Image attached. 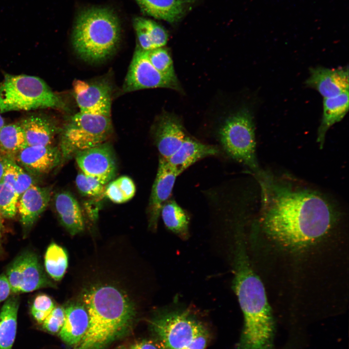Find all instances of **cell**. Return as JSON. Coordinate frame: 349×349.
<instances>
[{
    "label": "cell",
    "mask_w": 349,
    "mask_h": 349,
    "mask_svg": "<svg viewBox=\"0 0 349 349\" xmlns=\"http://www.w3.org/2000/svg\"><path fill=\"white\" fill-rule=\"evenodd\" d=\"M28 146L53 144L58 131L54 121L43 114H32L18 122Z\"/></svg>",
    "instance_id": "19"
},
{
    "label": "cell",
    "mask_w": 349,
    "mask_h": 349,
    "mask_svg": "<svg viewBox=\"0 0 349 349\" xmlns=\"http://www.w3.org/2000/svg\"><path fill=\"white\" fill-rule=\"evenodd\" d=\"M51 108L66 110L62 98L39 78L7 74L0 85V112Z\"/></svg>",
    "instance_id": "5"
},
{
    "label": "cell",
    "mask_w": 349,
    "mask_h": 349,
    "mask_svg": "<svg viewBox=\"0 0 349 349\" xmlns=\"http://www.w3.org/2000/svg\"><path fill=\"white\" fill-rule=\"evenodd\" d=\"M178 175L166 160L159 158L157 172L151 189L147 210L149 227L152 230L157 229L162 207L171 198Z\"/></svg>",
    "instance_id": "15"
},
{
    "label": "cell",
    "mask_w": 349,
    "mask_h": 349,
    "mask_svg": "<svg viewBox=\"0 0 349 349\" xmlns=\"http://www.w3.org/2000/svg\"><path fill=\"white\" fill-rule=\"evenodd\" d=\"M65 319L59 332L61 340L70 346L78 344L88 328L89 317L81 302H72L64 308Z\"/></svg>",
    "instance_id": "22"
},
{
    "label": "cell",
    "mask_w": 349,
    "mask_h": 349,
    "mask_svg": "<svg viewBox=\"0 0 349 349\" xmlns=\"http://www.w3.org/2000/svg\"><path fill=\"white\" fill-rule=\"evenodd\" d=\"M5 121L2 116L0 115V130L5 125Z\"/></svg>",
    "instance_id": "41"
},
{
    "label": "cell",
    "mask_w": 349,
    "mask_h": 349,
    "mask_svg": "<svg viewBox=\"0 0 349 349\" xmlns=\"http://www.w3.org/2000/svg\"><path fill=\"white\" fill-rule=\"evenodd\" d=\"M120 36L117 16L109 9L93 7L78 16L72 43L75 52L82 60L97 63L109 58L115 51Z\"/></svg>",
    "instance_id": "4"
},
{
    "label": "cell",
    "mask_w": 349,
    "mask_h": 349,
    "mask_svg": "<svg viewBox=\"0 0 349 349\" xmlns=\"http://www.w3.org/2000/svg\"><path fill=\"white\" fill-rule=\"evenodd\" d=\"M52 194L50 187L33 185L19 197L17 211L23 229L27 232L47 207Z\"/></svg>",
    "instance_id": "17"
},
{
    "label": "cell",
    "mask_w": 349,
    "mask_h": 349,
    "mask_svg": "<svg viewBox=\"0 0 349 349\" xmlns=\"http://www.w3.org/2000/svg\"><path fill=\"white\" fill-rule=\"evenodd\" d=\"M115 349H127L123 346H121V347L120 346V347H118V348H116Z\"/></svg>",
    "instance_id": "42"
},
{
    "label": "cell",
    "mask_w": 349,
    "mask_h": 349,
    "mask_svg": "<svg viewBox=\"0 0 349 349\" xmlns=\"http://www.w3.org/2000/svg\"><path fill=\"white\" fill-rule=\"evenodd\" d=\"M167 88L181 90L178 81L167 78L150 62L146 50L137 45L123 86L124 93L141 89Z\"/></svg>",
    "instance_id": "10"
},
{
    "label": "cell",
    "mask_w": 349,
    "mask_h": 349,
    "mask_svg": "<svg viewBox=\"0 0 349 349\" xmlns=\"http://www.w3.org/2000/svg\"><path fill=\"white\" fill-rule=\"evenodd\" d=\"M215 138L216 146L227 158L247 167L255 176L262 172L256 157L253 116L247 109L226 118L217 128Z\"/></svg>",
    "instance_id": "6"
},
{
    "label": "cell",
    "mask_w": 349,
    "mask_h": 349,
    "mask_svg": "<svg viewBox=\"0 0 349 349\" xmlns=\"http://www.w3.org/2000/svg\"><path fill=\"white\" fill-rule=\"evenodd\" d=\"M140 18L154 48L165 46L168 36L166 30L153 20L141 17Z\"/></svg>",
    "instance_id": "34"
},
{
    "label": "cell",
    "mask_w": 349,
    "mask_h": 349,
    "mask_svg": "<svg viewBox=\"0 0 349 349\" xmlns=\"http://www.w3.org/2000/svg\"><path fill=\"white\" fill-rule=\"evenodd\" d=\"M27 146L23 131L18 122L5 125L0 130V153L13 157Z\"/></svg>",
    "instance_id": "27"
},
{
    "label": "cell",
    "mask_w": 349,
    "mask_h": 349,
    "mask_svg": "<svg viewBox=\"0 0 349 349\" xmlns=\"http://www.w3.org/2000/svg\"><path fill=\"white\" fill-rule=\"evenodd\" d=\"M73 87L79 112L111 116V88L108 82L76 79Z\"/></svg>",
    "instance_id": "12"
},
{
    "label": "cell",
    "mask_w": 349,
    "mask_h": 349,
    "mask_svg": "<svg viewBox=\"0 0 349 349\" xmlns=\"http://www.w3.org/2000/svg\"><path fill=\"white\" fill-rule=\"evenodd\" d=\"M53 203L61 224L71 235L83 230L84 224L81 209L71 193L65 190L57 192L53 197Z\"/></svg>",
    "instance_id": "20"
},
{
    "label": "cell",
    "mask_w": 349,
    "mask_h": 349,
    "mask_svg": "<svg viewBox=\"0 0 349 349\" xmlns=\"http://www.w3.org/2000/svg\"><path fill=\"white\" fill-rule=\"evenodd\" d=\"M220 154L216 145L203 143L188 136L177 151L166 160L180 175L200 160Z\"/></svg>",
    "instance_id": "18"
},
{
    "label": "cell",
    "mask_w": 349,
    "mask_h": 349,
    "mask_svg": "<svg viewBox=\"0 0 349 349\" xmlns=\"http://www.w3.org/2000/svg\"><path fill=\"white\" fill-rule=\"evenodd\" d=\"M255 177L261 188V224L276 242L302 247L331 228L336 210L324 195L263 170Z\"/></svg>",
    "instance_id": "1"
},
{
    "label": "cell",
    "mask_w": 349,
    "mask_h": 349,
    "mask_svg": "<svg viewBox=\"0 0 349 349\" xmlns=\"http://www.w3.org/2000/svg\"><path fill=\"white\" fill-rule=\"evenodd\" d=\"M5 170V161L3 155H0V182L1 181Z\"/></svg>",
    "instance_id": "39"
},
{
    "label": "cell",
    "mask_w": 349,
    "mask_h": 349,
    "mask_svg": "<svg viewBox=\"0 0 349 349\" xmlns=\"http://www.w3.org/2000/svg\"><path fill=\"white\" fill-rule=\"evenodd\" d=\"M19 196L9 184L0 182V214L6 219L13 218L17 212Z\"/></svg>",
    "instance_id": "31"
},
{
    "label": "cell",
    "mask_w": 349,
    "mask_h": 349,
    "mask_svg": "<svg viewBox=\"0 0 349 349\" xmlns=\"http://www.w3.org/2000/svg\"><path fill=\"white\" fill-rule=\"evenodd\" d=\"M11 293V287L6 275H0V302L6 300Z\"/></svg>",
    "instance_id": "37"
},
{
    "label": "cell",
    "mask_w": 349,
    "mask_h": 349,
    "mask_svg": "<svg viewBox=\"0 0 349 349\" xmlns=\"http://www.w3.org/2000/svg\"><path fill=\"white\" fill-rule=\"evenodd\" d=\"M81 301L88 313V326L72 349H105L131 330L136 316L135 306L115 287L94 286L84 291Z\"/></svg>",
    "instance_id": "2"
},
{
    "label": "cell",
    "mask_w": 349,
    "mask_h": 349,
    "mask_svg": "<svg viewBox=\"0 0 349 349\" xmlns=\"http://www.w3.org/2000/svg\"><path fill=\"white\" fill-rule=\"evenodd\" d=\"M55 307L52 299L47 295L40 294L34 299L31 306V314L34 319L42 324Z\"/></svg>",
    "instance_id": "33"
},
{
    "label": "cell",
    "mask_w": 349,
    "mask_h": 349,
    "mask_svg": "<svg viewBox=\"0 0 349 349\" xmlns=\"http://www.w3.org/2000/svg\"><path fill=\"white\" fill-rule=\"evenodd\" d=\"M160 215L168 230L182 239L189 238V215L174 199L171 197L164 204Z\"/></svg>",
    "instance_id": "25"
},
{
    "label": "cell",
    "mask_w": 349,
    "mask_h": 349,
    "mask_svg": "<svg viewBox=\"0 0 349 349\" xmlns=\"http://www.w3.org/2000/svg\"><path fill=\"white\" fill-rule=\"evenodd\" d=\"M196 0H135L144 14L171 23L181 19Z\"/></svg>",
    "instance_id": "21"
},
{
    "label": "cell",
    "mask_w": 349,
    "mask_h": 349,
    "mask_svg": "<svg viewBox=\"0 0 349 349\" xmlns=\"http://www.w3.org/2000/svg\"><path fill=\"white\" fill-rule=\"evenodd\" d=\"M129 349H160L158 345L151 341L143 340L133 345Z\"/></svg>",
    "instance_id": "38"
},
{
    "label": "cell",
    "mask_w": 349,
    "mask_h": 349,
    "mask_svg": "<svg viewBox=\"0 0 349 349\" xmlns=\"http://www.w3.org/2000/svg\"><path fill=\"white\" fill-rule=\"evenodd\" d=\"M3 230V224L2 220V216L0 214V248L1 245V239L2 238V233Z\"/></svg>",
    "instance_id": "40"
},
{
    "label": "cell",
    "mask_w": 349,
    "mask_h": 349,
    "mask_svg": "<svg viewBox=\"0 0 349 349\" xmlns=\"http://www.w3.org/2000/svg\"><path fill=\"white\" fill-rule=\"evenodd\" d=\"M323 109L317 136V142L320 148L323 146L327 131L341 121L349 111V92L334 97L323 98Z\"/></svg>",
    "instance_id": "23"
},
{
    "label": "cell",
    "mask_w": 349,
    "mask_h": 349,
    "mask_svg": "<svg viewBox=\"0 0 349 349\" xmlns=\"http://www.w3.org/2000/svg\"><path fill=\"white\" fill-rule=\"evenodd\" d=\"M152 132L159 158L165 160L177 151L188 136L178 118L166 112L156 121Z\"/></svg>",
    "instance_id": "14"
},
{
    "label": "cell",
    "mask_w": 349,
    "mask_h": 349,
    "mask_svg": "<svg viewBox=\"0 0 349 349\" xmlns=\"http://www.w3.org/2000/svg\"><path fill=\"white\" fill-rule=\"evenodd\" d=\"M11 158L27 173L35 176L47 174L62 163L60 150L53 144L27 145Z\"/></svg>",
    "instance_id": "13"
},
{
    "label": "cell",
    "mask_w": 349,
    "mask_h": 349,
    "mask_svg": "<svg viewBox=\"0 0 349 349\" xmlns=\"http://www.w3.org/2000/svg\"><path fill=\"white\" fill-rule=\"evenodd\" d=\"M76 162L84 174L107 185L114 177L116 162L111 145L105 143L77 153Z\"/></svg>",
    "instance_id": "11"
},
{
    "label": "cell",
    "mask_w": 349,
    "mask_h": 349,
    "mask_svg": "<svg viewBox=\"0 0 349 349\" xmlns=\"http://www.w3.org/2000/svg\"><path fill=\"white\" fill-rule=\"evenodd\" d=\"M209 338V333L196 336L186 347L182 349H205Z\"/></svg>",
    "instance_id": "36"
},
{
    "label": "cell",
    "mask_w": 349,
    "mask_h": 349,
    "mask_svg": "<svg viewBox=\"0 0 349 349\" xmlns=\"http://www.w3.org/2000/svg\"><path fill=\"white\" fill-rule=\"evenodd\" d=\"M306 86L317 90L323 98L338 95L349 92L348 67L328 68L316 67L310 70Z\"/></svg>",
    "instance_id": "16"
},
{
    "label": "cell",
    "mask_w": 349,
    "mask_h": 349,
    "mask_svg": "<svg viewBox=\"0 0 349 349\" xmlns=\"http://www.w3.org/2000/svg\"><path fill=\"white\" fill-rule=\"evenodd\" d=\"M147 52L150 62L158 71L168 79L178 81L172 59L167 48L160 47Z\"/></svg>",
    "instance_id": "30"
},
{
    "label": "cell",
    "mask_w": 349,
    "mask_h": 349,
    "mask_svg": "<svg viewBox=\"0 0 349 349\" xmlns=\"http://www.w3.org/2000/svg\"><path fill=\"white\" fill-rule=\"evenodd\" d=\"M6 276L11 292H30L48 287H55L44 271L37 255L26 251L17 255L8 266Z\"/></svg>",
    "instance_id": "9"
},
{
    "label": "cell",
    "mask_w": 349,
    "mask_h": 349,
    "mask_svg": "<svg viewBox=\"0 0 349 349\" xmlns=\"http://www.w3.org/2000/svg\"><path fill=\"white\" fill-rule=\"evenodd\" d=\"M136 192L135 184L129 177L122 176L106 186L104 195L111 201L122 204L130 200Z\"/></svg>",
    "instance_id": "29"
},
{
    "label": "cell",
    "mask_w": 349,
    "mask_h": 349,
    "mask_svg": "<svg viewBox=\"0 0 349 349\" xmlns=\"http://www.w3.org/2000/svg\"><path fill=\"white\" fill-rule=\"evenodd\" d=\"M19 305L18 296L7 299L0 312V349H11L16 335L17 312Z\"/></svg>",
    "instance_id": "24"
},
{
    "label": "cell",
    "mask_w": 349,
    "mask_h": 349,
    "mask_svg": "<svg viewBox=\"0 0 349 349\" xmlns=\"http://www.w3.org/2000/svg\"><path fill=\"white\" fill-rule=\"evenodd\" d=\"M75 183L79 191L83 196L98 198L104 195L106 185L81 171L77 175Z\"/></svg>",
    "instance_id": "32"
},
{
    "label": "cell",
    "mask_w": 349,
    "mask_h": 349,
    "mask_svg": "<svg viewBox=\"0 0 349 349\" xmlns=\"http://www.w3.org/2000/svg\"><path fill=\"white\" fill-rule=\"evenodd\" d=\"M3 157L5 170L1 181L11 185L20 197L28 188L34 185V181L32 175L19 166L13 158L5 155Z\"/></svg>",
    "instance_id": "26"
},
{
    "label": "cell",
    "mask_w": 349,
    "mask_h": 349,
    "mask_svg": "<svg viewBox=\"0 0 349 349\" xmlns=\"http://www.w3.org/2000/svg\"><path fill=\"white\" fill-rule=\"evenodd\" d=\"M64 319V308L55 306L42 323L43 328L50 333H57L63 327Z\"/></svg>",
    "instance_id": "35"
},
{
    "label": "cell",
    "mask_w": 349,
    "mask_h": 349,
    "mask_svg": "<svg viewBox=\"0 0 349 349\" xmlns=\"http://www.w3.org/2000/svg\"><path fill=\"white\" fill-rule=\"evenodd\" d=\"M235 256L233 287L244 316L237 349H274L275 324L263 284L240 249Z\"/></svg>",
    "instance_id": "3"
},
{
    "label": "cell",
    "mask_w": 349,
    "mask_h": 349,
    "mask_svg": "<svg viewBox=\"0 0 349 349\" xmlns=\"http://www.w3.org/2000/svg\"><path fill=\"white\" fill-rule=\"evenodd\" d=\"M68 260L65 249L55 243H51L45 255L44 264L47 273L55 281L61 280L67 269Z\"/></svg>",
    "instance_id": "28"
},
{
    "label": "cell",
    "mask_w": 349,
    "mask_h": 349,
    "mask_svg": "<svg viewBox=\"0 0 349 349\" xmlns=\"http://www.w3.org/2000/svg\"><path fill=\"white\" fill-rule=\"evenodd\" d=\"M150 323L160 349H182L198 335L208 333L203 323L187 310L162 312Z\"/></svg>",
    "instance_id": "8"
},
{
    "label": "cell",
    "mask_w": 349,
    "mask_h": 349,
    "mask_svg": "<svg viewBox=\"0 0 349 349\" xmlns=\"http://www.w3.org/2000/svg\"><path fill=\"white\" fill-rule=\"evenodd\" d=\"M112 132L111 116L78 112L60 130L62 162L78 152L106 142Z\"/></svg>",
    "instance_id": "7"
}]
</instances>
